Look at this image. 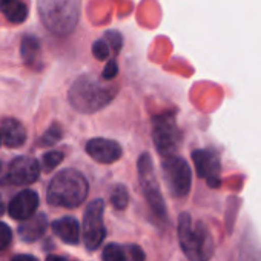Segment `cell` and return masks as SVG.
<instances>
[{
    "label": "cell",
    "mask_w": 261,
    "mask_h": 261,
    "mask_svg": "<svg viewBox=\"0 0 261 261\" xmlns=\"http://www.w3.org/2000/svg\"><path fill=\"white\" fill-rule=\"evenodd\" d=\"M178 240L189 261H209L214 255L215 244L211 230L203 221H192L186 212L178 218Z\"/></svg>",
    "instance_id": "obj_1"
},
{
    "label": "cell",
    "mask_w": 261,
    "mask_h": 261,
    "mask_svg": "<svg viewBox=\"0 0 261 261\" xmlns=\"http://www.w3.org/2000/svg\"><path fill=\"white\" fill-rule=\"evenodd\" d=\"M115 86L103 85L89 75H83L72 83L69 89V103L82 114H92L109 105L115 97Z\"/></svg>",
    "instance_id": "obj_2"
},
{
    "label": "cell",
    "mask_w": 261,
    "mask_h": 261,
    "mask_svg": "<svg viewBox=\"0 0 261 261\" xmlns=\"http://www.w3.org/2000/svg\"><path fill=\"white\" fill-rule=\"evenodd\" d=\"M88 181L75 169L60 171L48 186V203L62 207H77L88 195Z\"/></svg>",
    "instance_id": "obj_3"
},
{
    "label": "cell",
    "mask_w": 261,
    "mask_h": 261,
    "mask_svg": "<svg viewBox=\"0 0 261 261\" xmlns=\"http://www.w3.org/2000/svg\"><path fill=\"white\" fill-rule=\"evenodd\" d=\"M39 13L46 30L57 36H65L79 22L80 0H39Z\"/></svg>",
    "instance_id": "obj_4"
},
{
    "label": "cell",
    "mask_w": 261,
    "mask_h": 261,
    "mask_svg": "<svg viewBox=\"0 0 261 261\" xmlns=\"http://www.w3.org/2000/svg\"><path fill=\"white\" fill-rule=\"evenodd\" d=\"M152 137L154 145L162 157L174 155L181 143V130L177 124L174 112L168 111L154 118Z\"/></svg>",
    "instance_id": "obj_5"
},
{
    "label": "cell",
    "mask_w": 261,
    "mask_h": 261,
    "mask_svg": "<svg viewBox=\"0 0 261 261\" xmlns=\"http://www.w3.org/2000/svg\"><path fill=\"white\" fill-rule=\"evenodd\" d=\"M162 168L171 194L177 198L186 197L191 191V183H192V172L188 162L181 157L169 155L165 157Z\"/></svg>",
    "instance_id": "obj_6"
},
{
    "label": "cell",
    "mask_w": 261,
    "mask_h": 261,
    "mask_svg": "<svg viewBox=\"0 0 261 261\" xmlns=\"http://www.w3.org/2000/svg\"><path fill=\"white\" fill-rule=\"evenodd\" d=\"M139 177H140V185H142L143 194L146 197V201L151 211L159 218H166V204L162 197L157 178L154 175L152 160L148 154H143L139 160Z\"/></svg>",
    "instance_id": "obj_7"
},
{
    "label": "cell",
    "mask_w": 261,
    "mask_h": 261,
    "mask_svg": "<svg viewBox=\"0 0 261 261\" xmlns=\"http://www.w3.org/2000/svg\"><path fill=\"white\" fill-rule=\"evenodd\" d=\"M103 211L105 204L101 200H94L88 204L83 218V238L85 246L89 250H95L105 240L106 230L103 224Z\"/></svg>",
    "instance_id": "obj_8"
},
{
    "label": "cell",
    "mask_w": 261,
    "mask_h": 261,
    "mask_svg": "<svg viewBox=\"0 0 261 261\" xmlns=\"http://www.w3.org/2000/svg\"><path fill=\"white\" fill-rule=\"evenodd\" d=\"M192 162L200 178H204L209 188L221 186V162L220 155L214 149H195L192 152Z\"/></svg>",
    "instance_id": "obj_9"
},
{
    "label": "cell",
    "mask_w": 261,
    "mask_h": 261,
    "mask_svg": "<svg viewBox=\"0 0 261 261\" xmlns=\"http://www.w3.org/2000/svg\"><path fill=\"white\" fill-rule=\"evenodd\" d=\"M40 175L39 162L33 157H17L11 162L8 169V181L13 185L25 186L34 183Z\"/></svg>",
    "instance_id": "obj_10"
},
{
    "label": "cell",
    "mask_w": 261,
    "mask_h": 261,
    "mask_svg": "<svg viewBox=\"0 0 261 261\" xmlns=\"http://www.w3.org/2000/svg\"><path fill=\"white\" fill-rule=\"evenodd\" d=\"M86 152L91 155V159H94L98 163H105V165L117 162L123 154L121 146L117 142L108 140V139L89 140L86 145Z\"/></svg>",
    "instance_id": "obj_11"
},
{
    "label": "cell",
    "mask_w": 261,
    "mask_h": 261,
    "mask_svg": "<svg viewBox=\"0 0 261 261\" xmlns=\"http://www.w3.org/2000/svg\"><path fill=\"white\" fill-rule=\"evenodd\" d=\"M39 206V195L31 191H22L19 192L10 203V215L16 220H27L31 215H34L36 209Z\"/></svg>",
    "instance_id": "obj_12"
},
{
    "label": "cell",
    "mask_w": 261,
    "mask_h": 261,
    "mask_svg": "<svg viewBox=\"0 0 261 261\" xmlns=\"http://www.w3.org/2000/svg\"><path fill=\"white\" fill-rule=\"evenodd\" d=\"M0 139L8 148H19L27 142V129L16 118H5L0 124Z\"/></svg>",
    "instance_id": "obj_13"
},
{
    "label": "cell",
    "mask_w": 261,
    "mask_h": 261,
    "mask_svg": "<svg viewBox=\"0 0 261 261\" xmlns=\"http://www.w3.org/2000/svg\"><path fill=\"white\" fill-rule=\"evenodd\" d=\"M48 227L45 215H31L30 218L25 220L23 224L19 226V235L23 241L33 243L37 238H40Z\"/></svg>",
    "instance_id": "obj_14"
},
{
    "label": "cell",
    "mask_w": 261,
    "mask_h": 261,
    "mask_svg": "<svg viewBox=\"0 0 261 261\" xmlns=\"http://www.w3.org/2000/svg\"><path fill=\"white\" fill-rule=\"evenodd\" d=\"M54 233L62 238L68 244H77L80 238V226L79 221L72 217H65L53 223Z\"/></svg>",
    "instance_id": "obj_15"
},
{
    "label": "cell",
    "mask_w": 261,
    "mask_h": 261,
    "mask_svg": "<svg viewBox=\"0 0 261 261\" xmlns=\"http://www.w3.org/2000/svg\"><path fill=\"white\" fill-rule=\"evenodd\" d=\"M0 11L11 23H23L28 17V7L23 0H0Z\"/></svg>",
    "instance_id": "obj_16"
},
{
    "label": "cell",
    "mask_w": 261,
    "mask_h": 261,
    "mask_svg": "<svg viewBox=\"0 0 261 261\" xmlns=\"http://www.w3.org/2000/svg\"><path fill=\"white\" fill-rule=\"evenodd\" d=\"M22 57H23V60L28 63V65H31L36 59H37V56H39V51H40V43H39V40L36 39V37H33V36H28V37H25L23 40H22Z\"/></svg>",
    "instance_id": "obj_17"
},
{
    "label": "cell",
    "mask_w": 261,
    "mask_h": 261,
    "mask_svg": "<svg viewBox=\"0 0 261 261\" xmlns=\"http://www.w3.org/2000/svg\"><path fill=\"white\" fill-rule=\"evenodd\" d=\"M103 261H129L126 247L120 244H108L103 250Z\"/></svg>",
    "instance_id": "obj_18"
},
{
    "label": "cell",
    "mask_w": 261,
    "mask_h": 261,
    "mask_svg": "<svg viewBox=\"0 0 261 261\" xmlns=\"http://www.w3.org/2000/svg\"><path fill=\"white\" fill-rule=\"evenodd\" d=\"M129 201V195H127V189L123 185H117L112 192H111V203L115 209L123 211L127 206Z\"/></svg>",
    "instance_id": "obj_19"
},
{
    "label": "cell",
    "mask_w": 261,
    "mask_h": 261,
    "mask_svg": "<svg viewBox=\"0 0 261 261\" xmlns=\"http://www.w3.org/2000/svg\"><path fill=\"white\" fill-rule=\"evenodd\" d=\"M62 136H63V130H62V127L56 123V124H53L46 133L42 136V139H40V146H51V145H56L60 139H62Z\"/></svg>",
    "instance_id": "obj_20"
},
{
    "label": "cell",
    "mask_w": 261,
    "mask_h": 261,
    "mask_svg": "<svg viewBox=\"0 0 261 261\" xmlns=\"http://www.w3.org/2000/svg\"><path fill=\"white\" fill-rule=\"evenodd\" d=\"M63 160V154L62 152H57V151H51V152H46L42 159V166L46 172L53 171L56 166H59Z\"/></svg>",
    "instance_id": "obj_21"
},
{
    "label": "cell",
    "mask_w": 261,
    "mask_h": 261,
    "mask_svg": "<svg viewBox=\"0 0 261 261\" xmlns=\"http://www.w3.org/2000/svg\"><path fill=\"white\" fill-rule=\"evenodd\" d=\"M92 54L95 59L98 60H106L111 54V46L106 42V39H98L94 45H92Z\"/></svg>",
    "instance_id": "obj_22"
},
{
    "label": "cell",
    "mask_w": 261,
    "mask_h": 261,
    "mask_svg": "<svg viewBox=\"0 0 261 261\" xmlns=\"http://www.w3.org/2000/svg\"><path fill=\"white\" fill-rule=\"evenodd\" d=\"M11 240H13L11 229L5 223H0V250H4L5 247H8Z\"/></svg>",
    "instance_id": "obj_23"
},
{
    "label": "cell",
    "mask_w": 261,
    "mask_h": 261,
    "mask_svg": "<svg viewBox=\"0 0 261 261\" xmlns=\"http://www.w3.org/2000/svg\"><path fill=\"white\" fill-rule=\"evenodd\" d=\"M126 253H127L129 261H145V252L142 250L140 246H136V244L126 246Z\"/></svg>",
    "instance_id": "obj_24"
},
{
    "label": "cell",
    "mask_w": 261,
    "mask_h": 261,
    "mask_svg": "<svg viewBox=\"0 0 261 261\" xmlns=\"http://www.w3.org/2000/svg\"><path fill=\"white\" fill-rule=\"evenodd\" d=\"M105 39H106V42L109 43V46H111V49L117 54L118 51H120V48H121V45H123V40H121V36L118 34V33H115V31H111V33H108L106 36H105Z\"/></svg>",
    "instance_id": "obj_25"
},
{
    "label": "cell",
    "mask_w": 261,
    "mask_h": 261,
    "mask_svg": "<svg viewBox=\"0 0 261 261\" xmlns=\"http://www.w3.org/2000/svg\"><path fill=\"white\" fill-rule=\"evenodd\" d=\"M117 72H118L117 63H115L114 60H109V62L106 63L105 69H103V77L109 80V79H114V77L117 75Z\"/></svg>",
    "instance_id": "obj_26"
},
{
    "label": "cell",
    "mask_w": 261,
    "mask_h": 261,
    "mask_svg": "<svg viewBox=\"0 0 261 261\" xmlns=\"http://www.w3.org/2000/svg\"><path fill=\"white\" fill-rule=\"evenodd\" d=\"M11 261H39L36 256L33 255H27V253H22V255H16Z\"/></svg>",
    "instance_id": "obj_27"
},
{
    "label": "cell",
    "mask_w": 261,
    "mask_h": 261,
    "mask_svg": "<svg viewBox=\"0 0 261 261\" xmlns=\"http://www.w3.org/2000/svg\"><path fill=\"white\" fill-rule=\"evenodd\" d=\"M46 261H74V259H69V258H65V256H57V255H49L46 258Z\"/></svg>",
    "instance_id": "obj_28"
},
{
    "label": "cell",
    "mask_w": 261,
    "mask_h": 261,
    "mask_svg": "<svg viewBox=\"0 0 261 261\" xmlns=\"http://www.w3.org/2000/svg\"><path fill=\"white\" fill-rule=\"evenodd\" d=\"M4 211H5V204H4V198L0 197V215L4 214Z\"/></svg>",
    "instance_id": "obj_29"
},
{
    "label": "cell",
    "mask_w": 261,
    "mask_h": 261,
    "mask_svg": "<svg viewBox=\"0 0 261 261\" xmlns=\"http://www.w3.org/2000/svg\"><path fill=\"white\" fill-rule=\"evenodd\" d=\"M0 143H2V139H0Z\"/></svg>",
    "instance_id": "obj_30"
}]
</instances>
